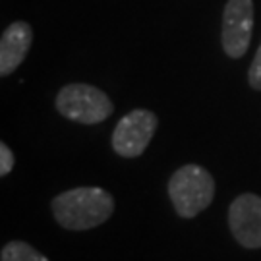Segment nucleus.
<instances>
[{
  "instance_id": "obj_8",
  "label": "nucleus",
  "mask_w": 261,
  "mask_h": 261,
  "mask_svg": "<svg viewBox=\"0 0 261 261\" xmlns=\"http://www.w3.org/2000/svg\"><path fill=\"white\" fill-rule=\"evenodd\" d=\"M0 261H48L43 253L35 250L33 246H29L28 242H8L2 252H0Z\"/></svg>"
},
{
  "instance_id": "obj_9",
  "label": "nucleus",
  "mask_w": 261,
  "mask_h": 261,
  "mask_svg": "<svg viewBox=\"0 0 261 261\" xmlns=\"http://www.w3.org/2000/svg\"><path fill=\"white\" fill-rule=\"evenodd\" d=\"M248 82L255 91H261V45L257 48V53L253 56L250 72H248Z\"/></svg>"
},
{
  "instance_id": "obj_7",
  "label": "nucleus",
  "mask_w": 261,
  "mask_h": 261,
  "mask_svg": "<svg viewBox=\"0 0 261 261\" xmlns=\"http://www.w3.org/2000/svg\"><path fill=\"white\" fill-rule=\"evenodd\" d=\"M33 43V29L25 21H14L4 29L0 39V75L6 77L18 70V66L28 56Z\"/></svg>"
},
{
  "instance_id": "obj_1",
  "label": "nucleus",
  "mask_w": 261,
  "mask_h": 261,
  "mask_svg": "<svg viewBox=\"0 0 261 261\" xmlns=\"http://www.w3.org/2000/svg\"><path fill=\"white\" fill-rule=\"evenodd\" d=\"M114 213V197L97 186L62 192L53 199V215L66 230H89L107 223Z\"/></svg>"
},
{
  "instance_id": "obj_2",
  "label": "nucleus",
  "mask_w": 261,
  "mask_h": 261,
  "mask_svg": "<svg viewBox=\"0 0 261 261\" xmlns=\"http://www.w3.org/2000/svg\"><path fill=\"white\" fill-rule=\"evenodd\" d=\"M168 197L180 217L194 219L211 205L215 197V180L199 165H184L168 180Z\"/></svg>"
},
{
  "instance_id": "obj_4",
  "label": "nucleus",
  "mask_w": 261,
  "mask_h": 261,
  "mask_svg": "<svg viewBox=\"0 0 261 261\" xmlns=\"http://www.w3.org/2000/svg\"><path fill=\"white\" fill-rule=\"evenodd\" d=\"M157 124V114L147 109H136L128 112L126 116H122L112 132V149L120 157H140L153 140Z\"/></svg>"
},
{
  "instance_id": "obj_6",
  "label": "nucleus",
  "mask_w": 261,
  "mask_h": 261,
  "mask_svg": "<svg viewBox=\"0 0 261 261\" xmlns=\"http://www.w3.org/2000/svg\"><path fill=\"white\" fill-rule=\"evenodd\" d=\"M228 226L234 240L248 248H261V197L255 194H242L228 207Z\"/></svg>"
},
{
  "instance_id": "obj_10",
  "label": "nucleus",
  "mask_w": 261,
  "mask_h": 261,
  "mask_svg": "<svg viewBox=\"0 0 261 261\" xmlns=\"http://www.w3.org/2000/svg\"><path fill=\"white\" fill-rule=\"evenodd\" d=\"M14 168V153L10 151V147L2 141L0 143V176H8Z\"/></svg>"
},
{
  "instance_id": "obj_5",
  "label": "nucleus",
  "mask_w": 261,
  "mask_h": 261,
  "mask_svg": "<svg viewBox=\"0 0 261 261\" xmlns=\"http://www.w3.org/2000/svg\"><path fill=\"white\" fill-rule=\"evenodd\" d=\"M253 0H228L223 12V48L230 58H242L252 43Z\"/></svg>"
},
{
  "instance_id": "obj_3",
  "label": "nucleus",
  "mask_w": 261,
  "mask_h": 261,
  "mask_svg": "<svg viewBox=\"0 0 261 261\" xmlns=\"http://www.w3.org/2000/svg\"><path fill=\"white\" fill-rule=\"evenodd\" d=\"M56 111L68 120L80 124H99L114 111L111 97L89 84L64 85L56 95Z\"/></svg>"
}]
</instances>
